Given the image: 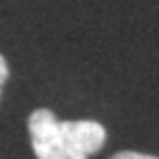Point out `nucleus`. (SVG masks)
<instances>
[{
	"instance_id": "1",
	"label": "nucleus",
	"mask_w": 159,
	"mask_h": 159,
	"mask_svg": "<svg viewBox=\"0 0 159 159\" xmlns=\"http://www.w3.org/2000/svg\"><path fill=\"white\" fill-rule=\"evenodd\" d=\"M31 148L38 159H89L106 142V128L93 119L60 122L49 108L29 115Z\"/></svg>"
},
{
	"instance_id": "2",
	"label": "nucleus",
	"mask_w": 159,
	"mask_h": 159,
	"mask_svg": "<svg viewBox=\"0 0 159 159\" xmlns=\"http://www.w3.org/2000/svg\"><path fill=\"white\" fill-rule=\"evenodd\" d=\"M111 159H159L152 155H144V152H135V150H124V152H117Z\"/></svg>"
},
{
	"instance_id": "3",
	"label": "nucleus",
	"mask_w": 159,
	"mask_h": 159,
	"mask_svg": "<svg viewBox=\"0 0 159 159\" xmlns=\"http://www.w3.org/2000/svg\"><path fill=\"white\" fill-rule=\"evenodd\" d=\"M9 77V66H7V60L0 55V93H2V84L7 82Z\"/></svg>"
}]
</instances>
